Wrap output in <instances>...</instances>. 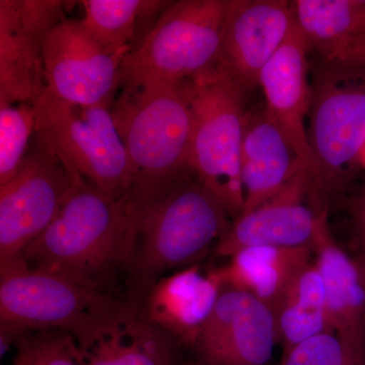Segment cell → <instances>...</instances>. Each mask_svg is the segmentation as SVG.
Instances as JSON below:
<instances>
[{"mask_svg":"<svg viewBox=\"0 0 365 365\" xmlns=\"http://www.w3.org/2000/svg\"><path fill=\"white\" fill-rule=\"evenodd\" d=\"M111 112L133 172L134 217L191 170L193 112L182 83L123 86Z\"/></svg>","mask_w":365,"mask_h":365,"instance_id":"6da1fadb","label":"cell"},{"mask_svg":"<svg viewBox=\"0 0 365 365\" xmlns=\"http://www.w3.org/2000/svg\"><path fill=\"white\" fill-rule=\"evenodd\" d=\"M133 244L128 196L111 198L79 180L54 222L20 258L30 267L98 289V280L113 266L129 263Z\"/></svg>","mask_w":365,"mask_h":365,"instance_id":"7a4b0ae2","label":"cell"},{"mask_svg":"<svg viewBox=\"0 0 365 365\" xmlns=\"http://www.w3.org/2000/svg\"><path fill=\"white\" fill-rule=\"evenodd\" d=\"M230 215L190 170L133 218L134 244L129 264L140 287L158 275L186 266L220 241Z\"/></svg>","mask_w":365,"mask_h":365,"instance_id":"3957f363","label":"cell"},{"mask_svg":"<svg viewBox=\"0 0 365 365\" xmlns=\"http://www.w3.org/2000/svg\"><path fill=\"white\" fill-rule=\"evenodd\" d=\"M182 86L194 116L190 168L235 220L245 203L241 155L246 90L220 61Z\"/></svg>","mask_w":365,"mask_h":365,"instance_id":"277c9868","label":"cell"},{"mask_svg":"<svg viewBox=\"0 0 365 365\" xmlns=\"http://www.w3.org/2000/svg\"><path fill=\"white\" fill-rule=\"evenodd\" d=\"M228 0L170 2L125 57L119 88L181 83L215 66L222 53Z\"/></svg>","mask_w":365,"mask_h":365,"instance_id":"5b68a950","label":"cell"},{"mask_svg":"<svg viewBox=\"0 0 365 365\" xmlns=\"http://www.w3.org/2000/svg\"><path fill=\"white\" fill-rule=\"evenodd\" d=\"M112 105H79L46 91L36 104V133L78 179L114 199L133 185L128 153L115 124Z\"/></svg>","mask_w":365,"mask_h":365,"instance_id":"8992f818","label":"cell"},{"mask_svg":"<svg viewBox=\"0 0 365 365\" xmlns=\"http://www.w3.org/2000/svg\"><path fill=\"white\" fill-rule=\"evenodd\" d=\"M339 66L321 79L309 109V195L319 207L322 195L338 188L359 165L365 144V67Z\"/></svg>","mask_w":365,"mask_h":365,"instance_id":"52a82bcc","label":"cell"},{"mask_svg":"<svg viewBox=\"0 0 365 365\" xmlns=\"http://www.w3.org/2000/svg\"><path fill=\"white\" fill-rule=\"evenodd\" d=\"M79 180L35 132L18 174L0 186V265L20 258L54 222Z\"/></svg>","mask_w":365,"mask_h":365,"instance_id":"ba28073f","label":"cell"},{"mask_svg":"<svg viewBox=\"0 0 365 365\" xmlns=\"http://www.w3.org/2000/svg\"><path fill=\"white\" fill-rule=\"evenodd\" d=\"M118 304L96 288L30 267L21 258L0 265L1 325L21 334L48 328L67 332Z\"/></svg>","mask_w":365,"mask_h":365,"instance_id":"9c48e42d","label":"cell"},{"mask_svg":"<svg viewBox=\"0 0 365 365\" xmlns=\"http://www.w3.org/2000/svg\"><path fill=\"white\" fill-rule=\"evenodd\" d=\"M130 50L98 43L81 20H63L46 37L43 61L47 91L72 104L112 105L120 69Z\"/></svg>","mask_w":365,"mask_h":365,"instance_id":"30bf717a","label":"cell"},{"mask_svg":"<svg viewBox=\"0 0 365 365\" xmlns=\"http://www.w3.org/2000/svg\"><path fill=\"white\" fill-rule=\"evenodd\" d=\"M64 4L0 0V105H36L45 95V39L66 20Z\"/></svg>","mask_w":365,"mask_h":365,"instance_id":"8fae6325","label":"cell"},{"mask_svg":"<svg viewBox=\"0 0 365 365\" xmlns=\"http://www.w3.org/2000/svg\"><path fill=\"white\" fill-rule=\"evenodd\" d=\"M276 343L272 307L242 290L223 287L194 345L195 365H270Z\"/></svg>","mask_w":365,"mask_h":365,"instance_id":"7c38bea8","label":"cell"},{"mask_svg":"<svg viewBox=\"0 0 365 365\" xmlns=\"http://www.w3.org/2000/svg\"><path fill=\"white\" fill-rule=\"evenodd\" d=\"M312 177L309 168L299 170L279 193L254 210L235 218L216 242L215 253L230 258L250 247L302 248L316 241L325 209L307 205Z\"/></svg>","mask_w":365,"mask_h":365,"instance_id":"4fadbf2b","label":"cell"},{"mask_svg":"<svg viewBox=\"0 0 365 365\" xmlns=\"http://www.w3.org/2000/svg\"><path fill=\"white\" fill-rule=\"evenodd\" d=\"M66 333L81 365H177L170 335L121 304Z\"/></svg>","mask_w":365,"mask_h":365,"instance_id":"5bb4252c","label":"cell"},{"mask_svg":"<svg viewBox=\"0 0 365 365\" xmlns=\"http://www.w3.org/2000/svg\"><path fill=\"white\" fill-rule=\"evenodd\" d=\"M297 23L283 0H228L220 61L248 90L287 42Z\"/></svg>","mask_w":365,"mask_h":365,"instance_id":"9a60e30c","label":"cell"},{"mask_svg":"<svg viewBox=\"0 0 365 365\" xmlns=\"http://www.w3.org/2000/svg\"><path fill=\"white\" fill-rule=\"evenodd\" d=\"M309 47L297 26L287 42L262 69L259 85L265 96V110L277 124L302 162L311 169L307 138L313 93L307 76Z\"/></svg>","mask_w":365,"mask_h":365,"instance_id":"2e32d148","label":"cell"},{"mask_svg":"<svg viewBox=\"0 0 365 365\" xmlns=\"http://www.w3.org/2000/svg\"><path fill=\"white\" fill-rule=\"evenodd\" d=\"M314 261L324 278L327 314L334 332L345 343L357 365H365V283L359 261L334 239L328 213L314 242Z\"/></svg>","mask_w":365,"mask_h":365,"instance_id":"e0dca14e","label":"cell"},{"mask_svg":"<svg viewBox=\"0 0 365 365\" xmlns=\"http://www.w3.org/2000/svg\"><path fill=\"white\" fill-rule=\"evenodd\" d=\"M216 270L199 265L163 276L150 287L144 317L168 335L194 347L222 292Z\"/></svg>","mask_w":365,"mask_h":365,"instance_id":"ac0fdd59","label":"cell"},{"mask_svg":"<svg viewBox=\"0 0 365 365\" xmlns=\"http://www.w3.org/2000/svg\"><path fill=\"white\" fill-rule=\"evenodd\" d=\"M304 168L309 165L300 160L265 109L250 117L246 115L241 155L245 193L241 215L254 210L279 193Z\"/></svg>","mask_w":365,"mask_h":365,"instance_id":"d6986e66","label":"cell"},{"mask_svg":"<svg viewBox=\"0 0 365 365\" xmlns=\"http://www.w3.org/2000/svg\"><path fill=\"white\" fill-rule=\"evenodd\" d=\"M215 269L223 287L235 288L273 307L300 268L314 259L312 247H250Z\"/></svg>","mask_w":365,"mask_h":365,"instance_id":"ffe728a7","label":"cell"},{"mask_svg":"<svg viewBox=\"0 0 365 365\" xmlns=\"http://www.w3.org/2000/svg\"><path fill=\"white\" fill-rule=\"evenodd\" d=\"M292 6L309 49L327 57L365 38V0H297Z\"/></svg>","mask_w":365,"mask_h":365,"instance_id":"44dd1931","label":"cell"},{"mask_svg":"<svg viewBox=\"0 0 365 365\" xmlns=\"http://www.w3.org/2000/svg\"><path fill=\"white\" fill-rule=\"evenodd\" d=\"M81 23L101 44L113 50H130L141 26L163 13L170 1L158 0H85Z\"/></svg>","mask_w":365,"mask_h":365,"instance_id":"7402d4cb","label":"cell"},{"mask_svg":"<svg viewBox=\"0 0 365 365\" xmlns=\"http://www.w3.org/2000/svg\"><path fill=\"white\" fill-rule=\"evenodd\" d=\"M36 125V105H0V186L11 181L20 170Z\"/></svg>","mask_w":365,"mask_h":365,"instance_id":"603a6c76","label":"cell"},{"mask_svg":"<svg viewBox=\"0 0 365 365\" xmlns=\"http://www.w3.org/2000/svg\"><path fill=\"white\" fill-rule=\"evenodd\" d=\"M272 309L278 340L282 343L284 352L319 334L334 332L325 311L309 309L287 299L278 300Z\"/></svg>","mask_w":365,"mask_h":365,"instance_id":"cb8c5ba5","label":"cell"},{"mask_svg":"<svg viewBox=\"0 0 365 365\" xmlns=\"http://www.w3.org/2000/svg\"><path fill=\"white\" fill-rule=\"evenodd\" d=\"M279 365H357L335 332L319 334L283 353Z\"/></svg>","mask_w":365,"mask_h":365,"instance_id":"d4e9b609","label":"cell"},{"mask_svg":"<svg viewBox=\"0 0 365 365\" xmlns=\"http://www.w3.org/2000/svg\"><path fill=\"white\" fill-rule=\"evenodd\" d=\"M280 299L327 312L325 282L314 259L297 271Z\"/></svg>","mask_w":365,"mask_h":365,"instance_id":"484cf974","label":"cell"},{"mask_svg":"<svg viewBox=\"0 0 365 365\" xmlns=\"http://www.w3.org/2000/svg\"><path fill=\"white\" fill-rule=\"evenodd\" d=\"M34 346V365H81L68 333L41 336Z\"/></svg>","mask_w":365,"mask_h":365,"instance_id":"4316f807","label":"cell"},{"mask_svg":"<svg viewBox=\"0 0 365 365\" xmlns=\"http://www.w3.org/2000/svg\"><path fill=\"white\" fill-rule=\"evenodd\" d=\"M328 58L338 66L365 67V38L343 46Z\"/></svg>","mask_w":365,"mask_h":365,"instance_id":"83f0119b","label":"cell"},{"mask_svg":"<svg viewBox=\"0 0 365 365\" xmlns=\"http://www.w3.org/2000/svg\"><path fill=\"white\" fill-rule=\"evenodd\" d=\"M35 346L34 339L21 340L18 346V354L14 360L13 365H34Z\"/></svg>","mask_w":365,"mask_h":365,"instance_id":"f1b7e54d","label":"cell"},{"mask_svg":"<svg viewBox=\"0 0 365 365\" xmlns=\"http://www.w3.org/2000/svg\"><path fill=\"white\" fill-rule=\"evenodd\" d=\"M356 227L360 241L365 248V196L360 200L359 207H357Z\"/></svg>","mask_w":365,"mask_h":365,"instance_id":"f546056e","label":"cell"},{"mask_svg":"<svg viewBox=\"0 0 365 365\" xmlns=\"http://www.w3.org/2000/svg\"><path fill=\"white\" fill-rule=\"evenodd\" d=\"M359 165L365 169V144L364 148H362L361 155H360Z\"/></svg>","mask_w":365,"mask_h":365,"instance_id":"4dcf8cb0","label":"cell"},{"mask_svg":"<svg viewBox=\"0 0 365 365\" xmlns=\"http://www.w3.org/2000/svg\"><path fill=\"white\" fill-rule=\"evenodd\" d=\"M357 261H359L360 269H361V273H362V276H364V283H365V259L362 258V259H360V260H357Z\"/></svg>","mask_w":365,"mask_h":365,"instance_id":"1f68e13d","label":"cell"}]
</instances>
